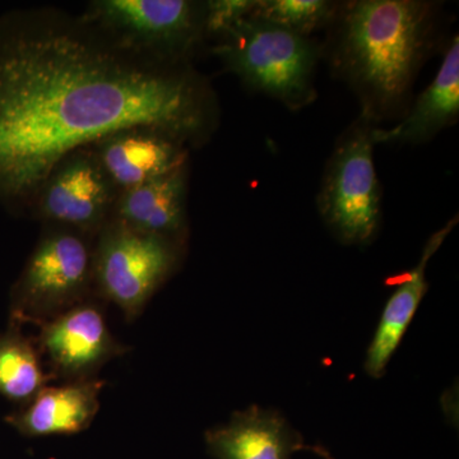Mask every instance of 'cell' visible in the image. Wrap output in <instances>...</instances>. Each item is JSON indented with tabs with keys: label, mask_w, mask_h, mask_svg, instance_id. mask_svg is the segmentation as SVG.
<instances>
[{
	"label": "cell",
	"mask_w": 459,
	"mask_h": 459,
	"mask_svg": "<svg viewBox=\"0 0 459 459\" xmlns=\"http://www.w3.org/2000/svg\"><path fill=\"white\" fill-rule=\"evenodd\" d=\"M91 146L119 195L189 162L186 144L150 126L122 129Z\"/></svg>",
	"instance_id": "cell-10"
},
{
	"label": "cell",
	"mask_w": 459,
	"mask_h": 459,
	"mask_svg": "<svg viewBox=\"0 0 459 459\" xmlns=\"http://www.w3.org/2000/svg\"><path fill=\"white\" fill-rule=\"evenodd\" d=\"M208 453L216 459H291L303 437L279 412L252 406L232 413L226 424L205 431Z\"/></svg>",
	"instance_id": "cell-13"
},
{
	"label": "cell",
	"mask_w": 459,
	"mask_h": 459,
	"mask_svg": "<svg viewBox=\"0 0 459 459\" xmlns=\"http://www.w3.org/2000/svg\"><path fill=\"white\" fill-rule=\"evenodd\" d=\"M440 9L422 0L341 3L323 56L358 96L361 117L377 126L407 113L420 69L437 45Z\"/></svg>",
	"instance_id": "cell-2"
},
{
	"label": "cell",
	"mask_w": 459,
	"mask_h": 459,
	"mask_svg": "<svg viewBox=\"0 0 459 459\" xmlns=\"http://www.w3.org/2000/svg\"><path fill=\"white\" fill-rule=\"evenodd\" d=\"M459 117V38L446 45L431 83L410 105L394 128L374 129L376 144H422L457 123Z\"/></svg>",
	"instance_id": "cell-14"
},
{
	"label": "cell",
	"mask_w": 459,
	"mask_h": 459,
	"mask_svg": "<svg viewBox=\"0 0 459 459\" xmlns=\"http://www.w3.org/2000/svg\"><path fill=\"white\" fill-rule=\"evenodd\" d=\"M186 253V246L111 219L93 244L95 294L100 300L117 305L131 323L179 270Z\"/></svg>",
	"instance_id": "cell-6"
},
{
	"label": "cell",
	"mask_w": 459,
	"mask_h": 459,
	"mask_svg": "<svg viewBox=\"0 0 459 459\" xmlns=\"http://www.w3.org/2000/svg\"><path fill=\"white\" fill-rule=\"evenodd\" d=\"M101 301L93 296L39 325L36 343L54 379L65 383L93 379L108 361L126 352L108 329Z\"/></svg>",
	"instance_id": "cell-9"
},
{
	"label": "cell",
	"mask_w": 459,
	"mask_h": 459,
	"mask_svg": "<svg viewBox=\"0 0 459 459\" xmlns=\"http://www.w3.org/2000/svg\"><path fill=\"white\" fill-rule=\"evenodd\" d=\"M53 380L42 367L35 338L25 336L21 325L9 322L0 333V395L23 406Z\"/></svg>",
	"instance_id": "cell-16"
},
{
	"label": "cell",
	"mask_w": 459,
	"mask_h": 459,
	"mask_svg": "<svg viewBox=\"0 0 459 459\" xmlns=\"http://www.w3.org/2000/svg\"><path fill=\"white\" fill-rule=\"evenodd\" d=\"M117 197L92 146L81 147L54 166L30 214L42 225L65 226L96 238L113 217Z\"/></svg>",
	"instance_id": "cell-8"
},
{
	"label": "cell",
	"mask_w": 459,
	"mask_h": 459,
	"mask_svg": "<svg viewBox=\"0 0 459 459\" xmlns=\"http://www.w3.org/2000/svg\"><path fill=\"white\" fill-rule=\"evenodd\" d=\"M212 53L253 92L296 111L316 98V71L322 45L252 16L214 41Z\"/></svg>",
	"instance_id": "cell-3"
},
{
	"label": "cell",
	"mask_w": 459,
	"mask_h": 459,
	"mask_svg": "<svg viewBox=\"0 0 459 459\" xmlns=\"http://www.w3.org/2000/svg\"><path fill=\"white\" fill-rule=\"evenodd\" d=\"M340 4L328 0H255L252 17L312 38V33L331 26Z\"/></svg>",
	"instance_id": "cell-17"
},
{
	"label": "cell",
	"mask_w": 459,
	"mask_h": 459,
	"mask_svg": "<svg viewBox=\"0 0 459 459\" xmlns=\"http://www.w3.org/2000/svg\"><path fill=\"white\" fill-rule=\"evenodd\" d=\"M255 0H208L204 2L205 40H219L240 21L252 16Z\"/></svg>",
	"instance_id": "cell-18"
},
{
	"label": "cell",
	"mask_w": 459,
	"mask_h": 459,
	"mask_svg": "<svg viewBox=\"0 0 459 459\" xmlns=\"http://www.w3.org/2000/svg\"><path fill=\"white\" fill-rule=\"evenodd\" d=\"M82 16L126 49L166 63H193L204 47V2L93 0Z\"/></svg>",
	"instance_id": "cell-7"
},
{
	"label": "cell",
	"mask_w": 459,
	"mask_h": 459,
	"mask_svg": "<svg viewBox=\"0 0 459 459\" xmlns=\"http://www.w3.org/2000/svg\"><path fill=\"white\" fill-rule=\"evenodd\" d=\"M219 96L193 63L126 49L82 14L56 7L0 16V204L30 213L54 166L131 126L205 146Z\"/></svg>",
	"instance_id": "cell-1"
},
{
	"label": "cell",
	"mask_w": 459,
	"mask_h": 459,
	"mask_svg": "<svg viewBox=\"0 0 459 459\" xmlns=\"http://www.w3.org/2000/svg\"><path fill=\"white\" fill-rule=\"evenodd\" d=\"M95 238L65 226L42 225L40 238L11 289L9 322L41 325L96 296Z\"/></svg>",
	"instance_id": "cell-4"
},
{
	"label": "cell",
	"mask_w": 459,
	"mask_h": 459,
	"mask_svg": "<svg viewBox=\"0 0 459 459\" xmlns=\"http://www.w3.org/2000/svg\"><path fill=\"white\" fill-rule=\"evenodd\" d=\"M376 126L360 115L338 138L316 197L323 221L346 246L370 244L380 225L382 189L374 165Z\"/></svg>",
	"instance_id": "cell-5"
},
{
	"label": "cell",
	"mask_w": 459,
	"mask_h": 459,
	"mask_svg": "<svg viewBox=\"0 0 459 459\" xmlns=\"http://www.w3.org/2000/svg\"><path fill=\"white\" fill-rule=\"evenodd\" d=\"M105 385V380L93 377L45 386L31 401L5 416L4 421L26 437L82 433L98 415Z\"/></svg>",
	"instance_id": "cell-12"
},
{
	"label": "cell",
	"mask_w": 459,
	"mask_h": 459,
	"mask_svg": "<svg viewBox=\"0 0 459 459\" xmlns=\"http://www.w3.org/2000/svg\"><path fill=\"white\" fill-rule=\"evenodd\" d=\"M189 162L120 193L111 219L135 231L188 246Z\"/></svg>",
	"instance_id": "cell-11"
},
{
	"label": "cell",
	"mask_w": 459,
	"mask_h": 459,
	"mask_svg": "<svg viewBox=\"0 0 459 459\" xmlns=\"http://www.w3.org/2000/svg\"><path fill=\"white\" fill-rule=\"evenodd\" d=\"M457 222L458 217H455L431 235L422 249L421 259L418 265L401 276V280L398 281L397 290L386 301L376 334L368 349L364 362V369L368 376L376 379L385 376L392 356L400 346L402 338L418 312L422 298L427 294L428 263L443 246Z\"/></svg>",
	"instance_id": "cell-15"
}]
</instances>
